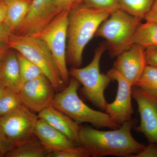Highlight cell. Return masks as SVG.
<instances>
[{"label": "cell", "instance_id": "2", "mask_svg": "<svg viewBox=\"0 0 157 157\" xmlns=\"http://www.w3.org/2000/svg\"><path fill=\"white\" fill-rule=\"evenodd\" d=\"M110 14L82 4L70 10L68 17L67 59L73 67H80L85 48Z\"/></svg>", "mask_w": 157, "mask_h": 157}, {"label": "cell", "instance_id": "13", "mask_svg": "<svg viewBox=\"0 0 157 157\" xmlns=\"http://www.w3.org/2000/svg\"><path fill=\"white\" fill-rule=\"evenodd\" d=\"M117 57L113 68L134 86L147 65L145 49L141 46L134 44Z\"/></svg>", "mask_w": 157, "mask_h": 157}, {"label": "cell", "instance_id": "33", "mask_svg": "<svg viewBox=\"0 0 157 157\" xmlns=\"http://www.w3.org/2000/svg\"><path fill=\"white\" fill-rule=\"evenodd\" d=\"M7 13V4L5 0H0V24L2 23L6 19Z\"/></svg>", "mask_w": 157, "mask_h": 157}, {"label": "cell", "instance_id": "23", "mask_svg": "<svg viewBox=\"0 0 157 157\" xmlns=\"http://www.w3.org/2000/svg\"><path fill=\"white\" fill-rule=\"evenodd\" d=\"M22 104L19 93L6 89L0 99V117L12 112Z\"/></svg>", "mask_w": 157, "mask_h": 157}, {"label": "cell", "instance_id": "25", "mask_svg": "<svg viewBox=\"0 0 157 157\" xmlns=\"http://www.w3.org/2000/svg\"><path fill=\"white\" fill-rule=\"evenodd\" d=\"M90 153L88 150L82 145L66 150L51 151L47 157H89Z\"/></svg>", "mask_w": 157, "mask_h": 157}, {"label": "cell", "instance_id": "17", "mask_svg": "<svg viewBox=\"0 0 157 157\" xmlns=\"http://www.w3.org/2000/svg\"><path fill=\"white\" fill-rule=\"evenodd\" d=\"M7 13L4 23L15 33L26 16L32 0H5Z\"/></svg>", "mask_w": 157, "mask_h": 157}, {"label": "cell", "instance_id": "24", "mask_svg": "<svg viewBox=\"0 0 157 157\" xmlns=\"http://www.w3.org/2000/svg\"><path fill=\"white\" fill-rule=\"evenodd\" d=\"M82 4L93 9L106 11L110 14L120 9L119 0H83Z\"/></svg>", "mask_w": 157, "mask_h": 157}, {"label": "cell", "instance_id": "20", "mask_svg": "<svg viewBox=\"0 0 157 157\" xmlns=\"http://www.w3.org/2000/svg\"><path fill=\"white\" fill-rule=\"evenodd\" d=\"M155 0H119L120 9L141 20L144 17Z\"/></svg>", "mask_w": 157, "mask_h": 157}, {"label": "cell", "instance_id": "9", "mask_svg": "<svg viewBox=\"0 0 157 157\" xmlns=\"http://www.w3.org/2000/svg\"><path fill=\"white\" fill-rule=\"evenodd\" d=\"M107 74L112 81L117 83L116 97L113 102L107 103L105 111L117 123L122 124L132 119L134 113L132 99L133 86L120 73L112 68Z\"/></svg>", "mask_w": 157, "mask_h": 157}, {"label": "cell", "instance_id": "19", "mask_svg": "<svg viewBox=\"0 0 157 157\" xmlns=\"http://www.w3.org/2000/svg\"><path fill=\"white\" fill-rule=\"evenodd\" d=\"M133 44L144 49L157 45V24L146 21L141 23L136 29Z\"/></svg>", "mask_w": 157, "mask_h": 157}, {"label": "cell", "instance_id": "14", "mask_svg": "<svg viewBox=\"0 0 157 157\" xmlns=\"http://www.w3.org/2000/svg\"><path fill=\"white\" fill-rule=\"evenodd\" d=\"M35 135L43 146L51 151L66 150L78 146L46 121L38 119Z\"/></svg>", "mask_w": 157, "mask_h": 157}, {"label": "cell", "instance_id": "1", "mask_svg": "<svg viewBox=\"0 0 157 157\" xmlns=\"http://www.w3.org/2000/svg\"><path fill=\"white\" fill-rule=\"evenodd\" d=\"M136 122V119H132L120 128L108 131L80 127L79 145L87 148L91 157H132L145 147L132 135Z\"/></svg>", "mask_w": 157, "mask_h": 157}, {"label": "cell", "instance_id": "22", "mask_svg": "<svg viewBox=\"0 0 157 157\" xmlns=\"http://www.w3.org/2000/svg\"><path fill=\"white\" fill-rule=\"evenodd\" d=\"M16 53L19 63L21 86L25 82L44 75L36 65L21 54L17 52Z\"/></svg>", "mask_w": 157, "mask_h": 157}, {"label": "cell", "instance_id": "26", "mask_svg": "<svg viewBox=\"0 0 157 157\" xmlns=\"http://www.w3.org/2000/svg\"><path fill=\"white\" fill-rule=\"evenodd\" d=\"M14 147L13 143L5 135L0 123V157L5 156Z\"/></svg>", "mask_w": 157, "mask_h": 157}, {"label": "cell", "instance_id": "30", "mask_svg": "<svg viewBox=\"0 0 157 157\" xmlns=\"http://www.w3.org/2000/svg\"><path fill=\"white\" fill-rule=\"evenodd\" d=\"M144 19L146 21L157 24V0H155Z\"/></svg>", "mask_w": 157, "mask_h": 157}, {"label": "cell", "instance_id": "32", "mask_svg": "<svg viewBox=\"0 0 157 157\" xmlns=\"http://www.w3.org/2000/svg\"><path fill=\"white\" fill-rule=\"evenodd\" d=\"M9 49L10 48L6 42H0V67Z\"/></svg>", "mask_w": 157, "mask_h": 157}, {"label": "cell", "instance_id": "5", "mask_svg": "<svg viewBox=\"0 0 157 157\" xmlns=\"http://www.w3.org/2000/svg\"><path fill=\"white\" fill-rule=\"evenodd\" d=\"M141 21L118 9L101 24L95 36L105 39L111 56L117 57L134 45V35Z\"/></svg>", "mask_w": 157, "mask_h": 157}, {"label": "cell", "instance_id": "18", "mask_svg": "<svg viewBox=\"0 0 157 157\" xmlns=\"http://www.w3.org/2000/svg\"><path fill=\"white\" fill-rule=\"evenodd\" d=\"M51 152L35 139L14 146L6 154L7 157H47Z\"/></svg>", "mask_w": 157, "mask_h": 157}, {"label": "cell", "instance_id": "11", "mask_svg": "<svg viewBox=\"0 0 157 157\" xmlns=\"http://www.w3.org/2000/svg\"><path fill=\"white\" fill-rule=\"evenodd\" d=\"M132 98L138 106L140 124L135 131L143 134L149 143H157V101L147 93L133 86Z\"/></svg>", "mask_w": 157, "mask_h": 157}, {"label": "cell", "instance_id": "15", "mask_svg": "<svg viewBox=\"0 0 157 157\" xmlns=\"http://www.w3.org/2000/svg\"><path fill=\"white\" fill-rule=\"evenodd\" d=\"M38 116L39 118L46 121L77 145H79L80 127L71 118L51 105L39 113Z\"/></svg>", "mask_w": 157, "mask_h": 157}, {"label": "cell", "instance_id": "12", "mask_svg": "<svg viewBox=\"0 0 157 157\" xmlns=\"http://www.w3.org/2000/svg\"><path fill=\"white\" fill-rule=\"evenodd\" d=\"M60 12L54 5L53 0H32L25 18L14 33L24 36L39 33Z\"/></svg>", "mask_w": 157, "mask_h": 157}, {"label": "cell", "instance_id": "4", "mask_svg": "<svg viewBox=\"0 0 157 157\" xmlns=\"http://www.w3.org/2000/svg\"><path fill=\"white\" fill-rule=\"evenodd\" d=\"M9 48L21 54L40 68L56 89L66 86L62 80L52 55L45 43L32 36L13 33L6 40Z\"/></svg>", "mask_w": 157, "mask_h": 157}, {"label": "cell", "instance_id": "8", "mask_svg": "<svg viewBox=\"0 0 157 157\" xmlns=\"http://www.w3.org/2000/svg\"><path fill=\"white\" fill-rule=\"evenodd\" d=\"M38 119V116L22 104L0 117V123L5 135L15 146L34 139Z\"/></svg>", "mask_w": 157, "mask_h": 157}, {"label": "cell", "instance_id": "29", "mask_svg": "<svg viewBox=\"0 0 157 157\" xmlns=\"http://www.w3.org/2000/svg\"><path fill=\"white\" fill-rule=\"evenodd\" d=\"M147 64L157 68V45L145 48Z\"/></svg>", "mask_w": 157, "mask_h": 157}, {"label": "cell", "instance_id": "28", "mask_svg": "<svg viewBox=\"0 0 157 157\" xmlns=\"http://www.w3.org/2000/svg\"><path fill=\"white\" fill-rule=\"evenodd\" d=\"M132 157H157V143H149L141 151Z\"/></svg>", "mask_w": 157, "mask_h": 157}, {"label": "cell", "instance_id": "10", "mask_svg": "<svg viewBox=\"0 0 157 157\" xmlns=\"http://www.w3.org/2000/svg\"><path fill=\"white\" fill-rule=\"evenodd\" d=\"M55 90L47 77L42 75L23 85L19 94L24 105L39 113L51 105Z\"/></svg>", "mask_w": 157, "mask_h": 157}, {"label": "cell", "instance_id": "27", "mask_svg": "<svg viewBox=\"0 0 157 157\" xmlns=\"http://www.w3.org/2000/svg\"><path fill=\"white\" fill-rule=\"evenodd\" d=\"M83 0H53L54 5L59 12L72 9L82 4Z\"/></svg>", "mask_w": 157, "mask_h": 157}, {"label": "cell", "instance_id": "21", "mask_svg": "<svg viewBox=\"0 0 157 157\" xmlns=\"http://www.w3.org/2000/svg\"><path fill=\"white\" fill-rule=\"evenodd\" d=\"M134 86L147 93L157 101V68L147 65Z\"/></svg>", "mask_w": 157, "mask_h": 157}, {"label": "cell", "instance_id": "31", "mask_svg": "<svg viewBox=\"0 0 157 157\" xmlns=\"http://www.w3.org/2000/svg\"><path fill=\"white\" fill-rule=\"evenodd\" d=\"M13 33L5 23L0 24V42H6Z\"/></svg>", "mask_w": 157, "mask_h": 157}, {"label": "cell", "instance_id": "3", "mask_svg": "<svg viewBox=\"0 0 157 157\" xmlns=\"http://www.w3.org/2000/svg\"><path fill=\"white\" fill-rule=\"evenodd\" d=\"M80 83L72 78L63 89L55 95L51 106L64 113L78 124L88 123L98 128L117 129V123L106 113L95 110L79 98L78 90Z\"/></svg>", "mask_w": 157, "mask_h": 157}, {"label": "cell", "instance_id": "34", "mask_svg": "<svg viewBox=\"0 0 157 157\" xmlns=\"http://www.w3.org/2000/svg\"><path fill=\"white\" fill-rule=\"evenodd\" d=\"M6 89V88H5V87H3V86H2V85H0V99H1L3 94H4V92H5Z\"/></svg>", "mask_w": 157, "mask_h": 157}, {"label": "cell", "instance_id": "6", "mask_svg": "<svg viewBox=\"0 0 157 157\" xmlns=\"http://www.w3.org/2000/svg\"><path fill=\"white\" fill-rule=\"evenodd\" d=\"M106 48V44L100 45L88 65L83 68L72 67L69 71L70 76L82 86V90L85 98L103 110H105L107 103L104 93L112 81L107 74L100 71V62Z\"/></svg>", "mask_w": 157, "mask_h": 157}, {"label": "cell", "instance_id": "7", "mask_svg": "<svg viewBox=\"0 0 157 157\" xmlns=\"http://www.w3.org/2000/svg\"><path fill=\"white\" fill-rule=\"evenodd\" d=\"M70 10L62 11L39 33L32 36L42 40L47 46L66 86L70 81L67 53L68 17Z\"/></svg>", "mask_w": 157, "mask_h": 157}, {"label": "cell", "instance_id": "16", "mask_svg": "<svg viewBox=\"0 0 157 157\" xmlns=\"http://www.w3.org/2000/svg\"><path fill=\"white\" fill-rule=\"evenodd\" d=\"M0 85L19 93L21 87L19 63L16 52L9 49L0 67Z\"/></svg>", "mask_w": 157, "mask_h": 157}]
</instances>
